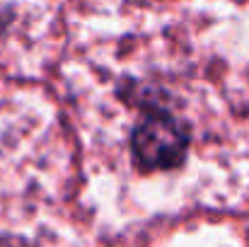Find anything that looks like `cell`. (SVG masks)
I'll return each instance as SVG.
<instances>
[{
  "mask_svg": "<svg viewBox=\"0 0 249 247\" xmlns=\"http://www.w3.org/2000/svg\"><path fill=\"white\" fill-rule=\"evenodd\" d=\"M131 146L141 165L153 170H169L184 163L189 133L179 119L169 114H150L136 126Z\"/></svg>",
  "mask_w": 249,
  "mask_h": 247,
  "instance_id": "1",
  "label": "cell"
}]
</instances>
